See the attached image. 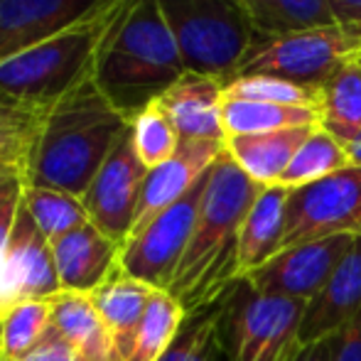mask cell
<instances>
[{"instance_id": "6da1fadb", "label": "cell", "mask_w": 361, "mask_h": 361, "mask_svg": "<svg viewBox=\"0 0 361 361\" xmlns=\"http://www.w3.org/2000/svg\"><path fill=\"white\" fill-rule=\"evenodd\" d=\"M261 190L224 150L209 170L190 246L167 290L180 300L187 314L214 307L238 283V233Z\"/></svg>"}, {"instance_id": "7a4b0ae2", "label": "cell", "mask_w": 361, "mask_h": 361, "mask_svg": "<svg viewBox=\"0 0 361 361\" xmlns=\"http://www.w3.org/2000/svg\"><path fill=\"white\" fill-rule=\"evenodd\" d=\"M182 74L172 30L155 0H123L94 62V84L128 121L155 104Z\"/></svg>"}, {"instance_id": "3957f363", "label": "cell", "mask_w": 361, "mask_h": 361, "mask_svg": "<svg viewBox=\"0 0 361 361\" xmlns=\"http://www.w3.org/2000/svg\"><path fill=\"white\" fill-rule=\"evenodd\" d=\"M128 128L130 121L114 109L91 76L47 111L25 167V185L59 190L81 200Z\"/></svg>"}, {"instance_id": "277c9868", "label": "cell", "mask_w": 361, "mask_h": 361, "mask_svg": "<svg viewBox=\"0 0 361 361\" xmlns=\"http://www.w3.org/2000/svg\"><path fill=\"white\" fill-rule=\"evenodd\" d=\"M118 8L0 62V104L47 114L89 81L94 76L96 52Z\"/></svg>"}, {"instance_id": "5b68a950", "label": "cell", "mask_w": 361, "mask_h": 361, "mask_svg": "<svg viewBox=\"0 0 361 361\" xmlns=\"http://www.w3.org/2000/svg\"><path fill=\"white\" fill-rule=\"evenodd\" d=\"M180 44L187 72L216 76L226 84L256 42L236 0H155Z\"/></svg>"}, {"instance_id": "8992f818", "label": "cell", "mask_w": 361, "mask_h": 361, "mask_svg": "<svg viewBox=\"0 0 361 361\" xmlns=\"http://www.w3.org/2000/svg\"><path fill=\"white\" fill-rule=\"evenodd\" d=\"M357 59H361V25L332 23L281 37H258L233 76H276L322 89L329 76Z\"/></svg>"}, {"instance_id": "52a82bcc", "label": "cell", "mask_w": 361, "mask_h": 361, "mask_svg": "<svg viewBox=\"0 0 361 361\" xmlns=\"http://www.w3.org/2000/svg\"><path fill=\"white\" fill-rule=\"evenodd\" d=\"M305 310L307 300L261 295L236 283L224 305L228 361H286L298 347Z\"/></svg>"}, {"instance_id": "ba28073f", "label": "cell", "mask_w": 361, "mask_h": 361, "mask_svg": "<svg viewBox=\"0 0 361 361\" xmlns=\"http://www.w3.org/2000/svg\"><path fill=\"white\" fill-rule=\"evenodd\" d=\"M337 233H361V167L357 165L290 190L278 253Z\"/></svg>"}, {"instance_id": "9c48e42d", "label": "cell", "mask_w": 361, "mask_h": 361, "mask_svg": "<svg viewBox=\"0 0 361 361\" xmlns=\"http://www.w3.org/2000/svg\"><path fill=\"white\" fill-rule=\"evenodd\" d=\"M207 177H209V172L177 204L157 214L143 231L133 233L121 246V271L147 283L155 290H170L175 271L185 256L187 246H190L192 231H195Z\"/></svg>"}, {"instance_id": "30bf717a", "label": "cell", "mask_w": 361, "mask_h": 361, "mask_svg": "<svg viewBox=\"0 0 361 361\" xmlns=\"http://www.w3.org/2000/svg\"><path fill=\"white\" fill-rule=\"evenodd\" d=\"M145 177L147 167L135 152L128 128L81 197L89 221L118 246H123L130 236Z\"/></svg>"}, {"instance_id": "8fae6325", "label": "cell", "mask_w": 361, "mask_h": 361, "mask_svg": "<svg viewBox=\"0 0 361 361\" xmlns=\"http://www.w3.org/2000/svg\"><path fill=\"white\" fill-rule=\"evenodd\" d=\"M357 233H337L319 241L300 243L268 258L261 268L243 278L253 293L281 295V298L312 300L319 293L337 266L354 246Z\"/></svg>"}, {"instance_id": "7c38bea8", "label": "cell", "mask_w": 361, "mask_h": 361, "mask_svg": "<svg viewBox=\"0 0 361 361\" xmlns=\"http://www.w3.org/2000/svg\"><path fill=\"white\" fill-rule=\"evenodd\" d=\"M123 0H0V62L114 13Z\"/></svg>"}, {"instance_id": "4fadbf2b", "label": "cell", "mask_w": 361, "mask_h": 361, "mask_svg": "<svg viewBox=\"0 0 361 361\" xmlns=\"http://www.w3.org/2000/svg\"><path fill=\"white\" fill-rule=\"evenodd\" d=\"M224 150H226L224 143H216V140H182L170 160L147 170L130 236L143 231L157 214L177 204L214 167Z\"/></svg>"}, {"instance_id": "5bb4252c", "label": "cell", "mask_w": 361, "mask_h": 361, "mask_svg": "<svg viewBox=\"0 0 361 361\" xmlns=\"http://www.w3.org/2000/svg\"><path fill=\"white\" fill-rule=\"evenodd\" d=\"M182 140H216L226 143L221 123L224 81L209 74H182L155 101Z\"/></svg>"}, {"instance_id": "9a60e30c", "label": "cell", "mask_w": 361, "mask_h": 361, "mask_svg": "<svg viewBox=\"0 0 361 361\" xmlns=\"http://www.w3.org/2000/svg\"><path fill=\"white\" fill-rule=\"evenodd\" d=\"M361 310V233L354 238V246L337 266L327 286L307 302L305 317L298 329V344L322 342L324 337L339 334L352 317Z\"/></svg>"}, {"instance_id": "2e32d148", "label": "cell", "mask_w": 361, "mask_h": 361, "mask_svg": "<svg viewBox=\"0 0 361 361\" xmlns=\"http://www.w3.org/2000/svg\"><path fill=\"white\" fill-rule=\"evenodd\" d=\"M59 286L67 293L91 295L118 271L121 246L91 221L52 243Z\"/></svg>"}, {"instance_id": "e0dca14e", "label": "cell", "mask_w": 361, "mask_h": 361, "mask_svg": "<svg viewBox=\"0 0 361 361\" xmlns=\"http://www.w3.org/2000/svg\"><path fill=\"white\" fill-rule=\"evenodd\" d=\"M8 261L15 286H18L20 302L23 300H47L62 293L52 243L35 226L32 216L25 212L23 202H20L18 216H15Z\"/></svg>"}, {"instance_id": "ac0fdd59", "label": "cell", "mask_w": 361, "mask_h": 361, "mask_svg": "<svg viewBox=\"0 0 361 361\" xmlns=\"http://www.w3.org/2000/svg\"><path fill=\"white\" fill-rule=\"evenodd\" d=\"M288 200H290V190L281 185L263 187L261 195L256 197L251 212H248L241 224V233H238V246H236L238 283L278 253L283 228H286Z\"/></svg>"}, {"instance_id": "d6986e66", "label": "cell", "mask_w": 361, "mask_h": 361, "mask_svg": "<svg viewBox=\"0 0 361 361\" xmlns=\"http://www.w3.org/2000/svg\"><path fill=\"white\" fill-rule=\"evenodd\" d=\"M155 293L157 290L152 286L128 276L121 268L104 286L91 293V300H94L96 310H99L101 319H104L106 329H109L111 339H114L123 361H128L130 352H133L140 319H143L147 302H150Z\"/></svg>"}, {"instance_id": "ffe728a7", "label": "cell", "mask_w": 361, "mask_h": 361, "mask_svg": "<svg viewBox=\"0 0 361 361\" xmlns=\"http://www.w3.org/2000/svg\"><path fill=\"white\" fill-rule=\"evenodd\" d=\"M49 302L52 327L67 339L79 361H123L91 295L62 290Z\"/></svg>"}, {"instance_id": "44dd1931", "label": "cell", "mask_w": 361, "mask_h": 361, "mask_svg": "<svg viewBox=\"0 0 361 361\" xmlns=\"http://www.w3.org/2000/svg\"><path fill=\"white\" fill-rule=\"evenodd\" d=\"M319 126V123H317ZM314 126L288 128L261 135H231L226 138V155L261 187H276L288 170L293 155L307 140Z\"/></svg>"}, {"instance_id": "7402d4cb", "label": "cell", "mask_w": 361, "mask_h": 361, "mask_svg": "<svg viewBox=\"0 0 361 361\" xmlns=\"http://www.w3.org/2000/svg\"><path fill=\"white\" fill-rule=\"evenodd\" d=\"M319 126L344 147L361 133V59L349 62L322 84Z\"/></svg>"}, {"instance_id": "603a6c76", "label": "cell", "mask_w": 361, "mask_h": 361, "mask_svg": "<svg viewBox=\"0 0 361 361\" xmlns=\"http://www.w3.org/2000/svg\"><path fill=\"white\" fill-rule=\"evenodd\" d=\"M256 37H281L288 32L332 25L327 0H236Z\"/></svg>"}, {"instance_id": "cb8c5ba5", "label": "cell", "mask_w": 361, "mask_h": 361, "mask_svg": "<svg viewBox=\"0 0 361 361\" xmlns=\"http://www.w3.org/2000/svg\"><path fill=\"white\" fill-rule=\"evenodd\" d=\"M221 123L226 138L231 135H261L288 128H305L319 123V111L302 106H276L258 101L224 99Z\"/></svg>"}, {"instance_id": "d4e9b609", "label": "cell", "mask_w": 361, "mask_h": 361, "mask_svg": "<svg viewBox=\"0 0 361 361\" xmlns=\"http://www.w3.org/2000/svg\"><path fill=\"white\" fill-rule=\"evenodd\" d=\"M349 165H352V160H349L347 147L332 133H327L322 126H314L307 140L293 155L278 185L286 190H300V187L314 185V182L324 180L339 170H347Z\"/></svg>"}, {"instance_id": "484cf974", "label": "cell", "mask_w": 361, "mask_h": 361, "mask_svg": "<svg viewBox=\"0 0 361 361\" xmlns=\"http://www.w3.org/2000/svg\"><path fill=\"white\" fill-rule=\"evenodd\" d=\"M187 319V310L182 302L167 290H157L147 302V310L140 319L138 334H135L133 352L128 361H160L175 337L180 334Z\"/></svg>"}, {"instance_id": "4316f807", "label": "cell", "mask_w": 361, "mask_h": 361, "mask_svg": "<svg viewBox=\"0 0 361 361\" xmlns=\"http://www.w3.org/2000/svg\"><path fill=\"white\" fill-rule=\"evenodd\" d=\"M23 207L49 243L59 241L69 231H74V228L84 226L89 221L86 207L79 197L59 190H47V187L25 185Z\"/></svg>"}, {"instance_id": "83f0119b", "label": "cell", "mask_w": 361, "mask_h": 361, "mask_svg": "<svg viewBox=\"0 0 361 361\" xmlns=\"http://www.w3.org/2000/svg\"><path fill=\"white\" fill-rule=\"evenodd\" d=\"M52 327V302L23 300L0 314V361H20Z\"/></svg>"}, {"instance_id": "f1b7e54d", "label": "cell", "mask_w": 361, "mask_h": 361, "mask_svg": "<svg viewBox=\"0 0 361 361\" xmlns=\"http://www.w3.org/2000/svg\"><path fill=\"white\" fill-rule=\"evenodd\" d=\"M224 99L302 106V109L319 111V89L300 86L286 79H276V76H233L224 84Z\"/></svg>"}, {"instance_id": "f546056e", "label": "cell", "mask_w": 361, "mask_h": 361, "mask_svg": "<svg viewBox=\"0 0 361 361\" xmlns=\"http://www.w3.org/2000/svg\"><path fill=\"white\" fill-rule=\"evenodd\" d=\"M44 116H47L44 111L0 104V165L18 167L25 175L32 147L42 130Z\"/></svg>"}, {"instance_id": "4dcf8cb0", "label": "cell", "mask_w": 361, "mask_h": 361, "mask_svg": "<svg viewBox=\"0 0 361 361\" xmlns=\"http://www.w3.org/2000/svg\"><path fill=\"white\" fill-rule=\"evenodd\" d=\"M130 138H133V147L140 162L147 170L170 160L182 143L175 126L157 104H150L130 121Z\"/></svg>"}, {"instance_id": "1f68e13d", "label": "cell", "mask_w": 361, "mask_h": 361, "mask_svg": "<svg viewBox=\"0 0 361 361\" xmlns=\"http://www.w3.org/2000/svg\"><path fill=\"white\" fill-rule=\"evenodd\" d=\"M20 202L10 204L8 209L0 214V314L8 307H13L15 302H20L18 286H15V278H13V273H10V261H8L10 236H13V226H15L18 209H20Z\"/></svg>"}, {"instance_id": "d6a6232c", "label": "cell", "mask_w": 361, "mask_h": 361, "mask_svg": "<svg viewBox=\"0 0 361 361\" xmlns=\"http://www.w3.org/2000/svg\"><path fill=\"white\" fill-rule=\"evenodd\" d=\"M20 361H79V357H76V352L69 347L67 339L54 327H49L47 334H44Z\"/></svg>"}, {"instance_id": "836d02e7", "label": "cell", "mask_w": 361, "mask_h": 361, "mask_svg": "<svg viewBox=\"0 0 361 361\" xmlns=\"http://www.w3.org/2000/svg\"><path fill=\"white\" fill-rule=\"evenodd\" d=\"M332 361H361V310L339 334V347Z\"/></svg>"}, {"instance_id": "e575fe53", "label": "cell", "mask_w": 361, "mask_h": 361, "mask_svg": "<svg viewBox=\"0 0 361 361\" xmlns=\"http://www.w3.org/2000/svg\"><path fill=\"white\" fill-rule=\"evenodd\" d=\"M339 334L324 337L322 342L307 344V347H300L298 344L286 361H332L334 354H337V347H339Z\"/></svg>"}, {"instance_id": "d590c367", "label": "cell", "mask_w": 361, "mask_h": 361, "mask_svg": "<svg viewBox=\"0 0 361 361\" xmlns=\"http://www.w3.org/2000/svg\"><path fill=\"white\" fill-rule=\"evenodd\" d=\"M334 23L361 25V0H327Z\"/></svg>"}, {"instance_id": "8d00e7d4", "label": "cell", "mask_w": 361, "mask_h": 361, "mask_svg": "<svg viewBox=\"0 0 361 361\" xmlns=\"http://www.w3.org/2000/svg\"><path fill=\"white\" fill-rule=\"evenodd\" d=\"M23 190H25V177L23 175L13 177V180H8L5 185H0V214H3L10 204H15V202L23 200Z\"/></svg>"}, {"instance_id": "74e56055", "label": "cell", "mask_w": 361, "mask_h": 361, "mask_svg": "<svg viewBox=\"0 0 361 361\" xmlns=\"http://www.w3.org/2000/svg\"><path fill=\"white\" fill-rule=\"evenodd\" d=\"M347 152H349V160H352V165L361 167V133L347 145Z\"/></svg>"}, {"instance_id": "f35d334b", "label": "cell", "mask_w": 361, "mask_h": 361, "mask_svg": "<svg viewBox=\"0 0 361 361\" xmlns=\"http://www.w3.org/2000/svg\"><path fill=\"white\" fill-rule=\"evenodd\" d=\"M20 175H23V170H18V167L0 165V185H5L8 180H13V177H20Z\"/></svg>"}]
</instances>
